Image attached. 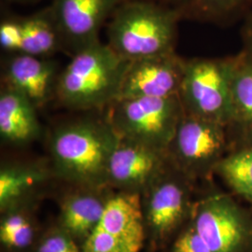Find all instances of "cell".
I'll use <instances>...</instances> for the list:
<instances>
[{
  "label": "cell",
  "instance_id": "1",
  "mask_svg": "<svg viewBox=\"0 0 252 252\" xmlns=\"http://www.w3.org/2000/svg\"><path fill=\"white\" fill-rule=\"evenodd\" d=\"M119 139L107 118L55 126L48 136V150L56 180L69 185H107L108 161Z\"/></svg>",
  "mask_w": 252,
  "mask_h": 252
},
{
  "label": "cell",
  "instance_id": "2",
  "mask_svg": "<svg viewBox=\"0 0 252 252\" xmlns=\"http://www.w3.org/2000/svg\"><path fill=\"white\" fill-rule=\"evenodd\" d=\"M179 8L153 0H125L108 23V44L127 61L175 52Z\"/></svg>",
  "mask_w": 252,
  "mask_h": 252
},
{
  "label": "cell",
  "instance_id": "3",
  "mask_svg": "<svg viewBox=\"0 0 252 252\" xmlns=\"http://www.w3.org/2000/svg\"><path fill=\"white\" fill-rule=\"evenodd\" d=\"M130 61L98 41L72 54L57 81L55 99L73 110L110 106L119 98Z\"/></svg>",
  "mask_w": 252,
  "mask_h": 252
},
{
  "label": "cell",
  "instance_id": "4",
  "mask_svg": "<svg viewBox=\"0 0 252 252\" xmlns=\"http://www.w3.org/2000/svg\"><path fill=\"white\" fill-rule=\"evenodd\" d=\"M169 162L140 194V206L149 252H164L190 221L196 203V185Z\"/></svg>",
  "mask_w": 252,
  "mask_h": 252
},
{
  "label": "cell",
  "instance_id": "5",
  "mask_svg": "<svg viewBox=\"0 0 252 252\" xmlns=\"http://www.w3.org/2000/svg\"><path fill=\"white\" fill-rule=\"evenodd\" d=\"M225 126L184 113L166 149L173 165L195 182L212 181L219 162L230 151Z\"/></svg>",
  "mask_w": 252,
  "mask_h": 252
},
{
  "label": "cell",
  "instance_id": "6",
  "mask_svg": "<svg viewBox=\"0 0 252 252\" xmlns=\"http://www.w3.org/2000/svg\"><path fill=\"white\" fill-rule=\"evenodd\" d=\"M107 118L122 138L166 152L185 113L180 95L118 99Z\"/></svg>",
  "mask_w": 252,
  "mask_h": 252
},
{
  "label": "cell",
  "instance_id": "7",
  "mask_svg": "<svg viewBox=\"0 0 252 252\" xmlns=\"http://www.w3.org/2000/svg\"><path fill=\"white\" fill-rule=\"evenodd\" d=\"M191 222L213 252L252 248V209L231 192L211 188L196 199Z\"/></svg>",
  "mask_w": 252,
  "mask_h": 252
},
{
  "label": "cell",
  "instance_id": "8",
  "mask_svg": "<svg viewBox=\"0 0 252 252\" xmlns=\"http://www.w3.org/2000/svg\"><path fill=\"white\" fill-rule=\"evenodd\" d=\"M234 56L186 60L180 101L186 113L231 125V78Z\"/></svg>",
  "mask_w": 252,
  "mask_h": 252
},
{
  "label": "cell",
  "instance_id": "9",
  "mask_svg": "<svg viewBox=\"0 0 252 252\" xmlns=\"http://www.w3.org/2000/svg\"><path fill=\"white\" fill-rule=\"evenodd\" d=\"M145 246L140 194L115 190L82 249L83 252H140Z\"/></svg>",
  "mask_w": 252,
  "mask_h": 252
},
{
  "label": "cell",
  "instance_id": "10",
  "mask_svg": "<svg viewBox=\"0 0 252 252\" xmlns=\"http://www.w3.org/2000/svg\"><path fill=\"white\" fill-rule=\"evenodd\" d=\"M167 162L165 152L120 137L108 161L106 184L117 191L141 194Z\"/></svg>",
  "mask_w": 252,
  "mask_h": 252
},
{
  "label": "cell",
  "instance_id": "11",
  "mask_svg": "<svg viewBox=\"0 0 252 252\" xmlns=\"http://www.w3.org/2000/svg\"><path fill=\"white\" fill-rule=\"evenodd\" d=\"M125 0H52L50 5L63 40L71 54L99 40L101 27Z\"/></svg>",
  "mask_w": 252,
  "mask_h": 252
},
{
  "label": "cell",
  "instance_id": "12",
  "mask_svg": "<svg viewBox=\"0 0 252 252\" xmlns=\"http://www.w3.org/2000/svg\"><path fill=\"white\" fill-rule=\"evenodd\" d=\"M185 62L176 52L130 61L118 99L179 95Z\"/></svg>",
  "mask_w": 252,
  "mask_h": 252
},
{
  "label": "cell",
  "instance_id": "13",
  "mask_svg": "<svg viewBox=\"0 0 252 252\" xmlns=\"http://www.w3.org/2000/svg\"><path fill=\"white\" fill-rule=\"evenodd\" d=\"M64 185L56 198L59 210L54 222L82 247L98 224L115 190L107 185Z\"/></svg>",
  "mask_w": 252,
  "mask_h": 252
},
{
  "label": "cell",
  "instance_id": "14",
  "mask_svg": "<svg viewBox=\"0 0 252 252\" xmlns=\"http://www.w3.org/2000/svg\"><path fill=\"white\" fill-rule=\"evenodd\" d=\"M59 64L49 57L31 54H10L3 63L2 85L18 91L37 109L55 98Z\"/></svg>",
  "mask_w": 252,
  "mask_h": 252
},
{
  "label": "cell",
  "instance_id": "15",
  "mask_svg": "<svg viewBox=\"0 0 252 252\" xmlns=\"http://www.w3.org/2000/svg\"><path fill=\"white\" fill-rule=\"evenodd\" d=\"M56 180L48 159L3 162L0 166V211L27 198L44 197Z\"/></svg>",
  "mask_w": 252,
  "mask_h": 252
},
{
  "label": "cell",
  "instance_id": "16",
  "mask_svg": "<svg viewBox=\"0 0 252 252\" xmlns=\"http://www.w3.org/2000/svg\"><path fill=\"white\" fill-rule=\"evenodd\" d=\"M37 108L21 94L6 85L0 91V138L3 144L25 147L42 133Z\"/></svg>",
  "mask_w": 252,
  "mask_h": 252
},
{
  "label": "cell",
  "instance_id": "17",
  "mask_svg": "<svg viewBox=\"0 0 252 252\" xmlns=\"http://www.w3.org/2000/svg\"><path fill=\"white\" fill-rule=\"evenodd\" d=\"M43 198L25 199L0 211L2 252H32L44 230L36 215Z\"/></svg>",
  "mask_w": 252,
  "mask_h": 252
},
{
  "label": "cell",
  "instance_id": "18",
  "mask_svg": "<svg viewBox=\"0 0 252 252\" xmlns=\"http://www.w3.org/2000/svg\"><path fill=\"white\" fill-rule=\"evenodd\" d=\"M23 21V42L20 54L50 57L63 48V40L50 6Z\"/></svg>",
  "mask_w": 252,
  "mask_h": 252
},
{
  "label": "cell",
  "instance_id": "19",
  "mask_svg": "<svg viewBox=\"0 0 252 252\" xmlns=\"http://www.w3.org/2000/svg\"><path fill=\"white\" fill-rule=\"evenodd\" d=\"M231 108L232 120L228 131L236 134L252 121V55L244 51L234 56Z\"/></svg>",
  "mask_w": 252,
  "mask_h": 252
},
{
  "label": "cell",
  "instance_id": "20",
  "mask_svg": "<svg viewBox=\"0 0 252 252\" xmlns=\"http://www.w3.org/2000/svg\"><path fill=\"white\" fill-rule=\"evenodd\" d=\"M230 192L252 207V147L231 149L215 169Z\"/></svg>",
  "mask_w": 252,
  "mask_h": 252
},
{
  "label": "cell",
  "instance_id": "21",
  "mask_svg": "<svg viewBox=\"0 0 252 252\" xmlns=\"http://www.w3.org/2000/svg\"><path fill=\"white\" fill-rule=\"evenodd\" d=\"M252 0H189L179 9L184 15L221 22L252 7Z\"/></svg>",
  "mask_w": 252,
  "mask_h": 252
},
{
  "label": "cell",
  "instance_id": "22",
  "mask_svg": "<svg viewBox=\"0 0 252 252\" xmlns=\"http://www.w3.org/2000/svg\"><path fill=\"white\" fill-rule=\"evenodd\" d=\"M32 252H83L71 235L55 222L44 228Z\"/></svg>",
  "mask_w": 252,
  "mask_h": 252
},
{
  "label": "cell",
  "instance_id": "23",
  "mask_svg": "<svg viewBox=\"0 0 252 252\" xmlns=\"http://www.w3.org/2000/svg\"><path fill=\"white\" fill-rule=\"evenodd\" d=\"M164 252H213L199 234L191 220L172 240Z\"/></svg>",
  "mask_w": 252,
  "mask_h": 252
},
{
  "label": "cell",
  "instance_id": "24",
  "mask_svg": "<svg viewBox=\"0 0 252 252\" xmlns=\"http://www.w3.org/2000/svg\"><path fill=\"white\" fill-rule=\"evenodd\" d=\"M23 42V21L19 16L2 19L0 24V45L9 54H20Z\"/></svg>",
  "mask_w": 252,
  "mask_h": 252
},
{
  "label": "cell",
  "instance_id": "25",
  "mask_svg": "<svg viewBox=\"0 0 252 252\" xmlns=\"http://www.w3.org/2000/svg\"><path fill=\"white\" fill-rule=\"evenodd\" d=\"M231 149L241 148V147H252V121L242 130L230 137Z\"/></svg>",
  "mask_w": 252,
  "mask_h": 252
},
{
  "label": "cell",
  "instance_id": "26",
  "mask_svg": "<svg viewBox=\"0 0 252 252\" xmlns=\"http://www.w3.org/2000/svg\"><path fill=\"white\" fill-rule=\"evenodd\" d=\"M241 35L244 44L242 51L252 55V5L245 20Z\"/></svg>",
  "mask_w": 252,
  "mask_h": 252
},
{
  "label": "cell",
  "instance_id": "27",
  "mask_svg": "<svg viewBox=\"0 0 252 252\" xmlns=\"http://www.w3.org/2000/svg\"><path fill=\"white\" fill-rule=\"evenodd\" d=\"M9 2H15V3H19V4H28V3H34L36 1H40V0H7Z\"/></svg>",
  "mask_w": 252,
  "mask_h": 252
},
{
  "label": "cell",
  "instance_id": "28",
  "mask_svg": "<svg viewBox=\"0 0 252 252\" xmlns=\"http://www.w3.org/2000/svg\"><path fill=\"white\" fill-rule=\"evenodd\" d=\"M153 1H156V2H158V1H159V2H165V1H167V2H168V1H181V4H180V6L179 7V8H180V7L184 6L189 0H153Z\"/></svg>",
  "mask_w": 252,
  "mask_h": 252
},
{
  "label": "cell",
  "instance_id": "29",
  "mask_svg": "<svg viewBox=\"0 0 252 252\" xmlns=\"http://www.w3.org/2000/svg\"><path fill=\"white\" fill-rule=\"evenodd\" d=\"M247 252H252V248L251 249V250H249V251H248Z\"/></svg>",
  "mask_w": 252,
  "mask_h": 252
},
{
  "label": "cell",
  "instance_id": "30",
  "mask_svg": "<svg viewBox=\"0 0 252 252\" xmlns=\"http://www.w3.org/2000/svg\"><path fill=\"white\" fill-rule=\"evenodd\" d=\"M251 208H252V207H251Z\"/></svg>",
  "mask_w": 252,
  "mask_h": 252
}]
</instances>
